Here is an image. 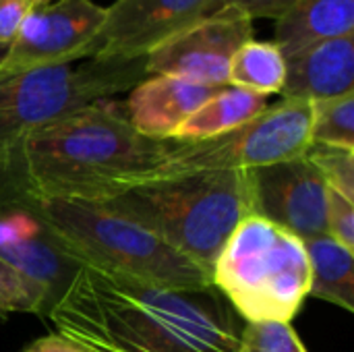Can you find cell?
I'll return each mask as SVG.
<instances>
[{
	"label": "cell",
	"instance_id": "cell-20",
	"mask_svg": "<svg viewBox=\"0 0 354 352\" xmlns=\"http://www.w3.org/2000/svg\"><path fill=\"white\" fill-rule=\"evenodd\" d=\"M8 313H35L48 317L50 301L44 288L0 257V315Z\"/></svg>",
	"mask_w": 354,
	"mask_h": 352
},
{
	"label": "cell",
	"instance_id": "cell-1",
	"mask_svg": "<svg viewBox=\"0 0 354 352\" xmlns=\"http://www.w3.org/2000/svg\"><path fill=\"white\" fill-rule=\"evenodd\" d=\"M87 352H236L239 315L216 288L174 290L81 266L50 309Z\"/></svg>",
	"mask_w": 354,
	"mask_h": 352
},
{
	"label": "cell",
	"instance_id": "cell-24",
	"mask_svg": "<svg viewBox=\"0 0 354 352\" xmlns=\"http://www.w3.org/2000/svg\"><path fill=\"white\" fill-rule=\"evenodd\" d=\"M33 10L29 0H0V48L8 50L23 21Z\"/></svg>",
	"mask_w": 354,
	"mask_h": 352
},
{
	"label": "cell",
	"instance_id": "cell-6",
	"mask_svg": "<svg viewBox=\"0 0 354 352\" xmlns=\"http://www.w3.org/2000/svg\"><path fill=\"white\" fill-rule=\"evenodd\" d=\"M212 284L239 319L292 322L309 297V259L292 232L247 216L224 243Z\"/></svg>",
	"mask_w": 354,
	"mask_h": 352
},
{
	"label": "cell",
	"instance_id": "cell-3",
	"mask_svg": "<svg viewBox=\"0 0 354 352\" xmlns=\"http://www.w3.org/2000/svg\"><path fill=\"white\" fill-rule=\"evenodd\" d=\"M102 205L147 228L209 274L232 230L253 214L249 170L147 180Z\"/></svg>",
	"mask_w": 354,
	"mask_h": 352
},
{
	"label": "cell",
	"instance_id": "cell-2",
	"mask_svg": "<svg viewBox=\"0 0 354 352\" xmlns=\"http://www.w3.org/2000/svg\"><path fill=\"white\" fill-rule=\"evenodd\" d=\"M168 145L137 133L124 108L100 100L33 131L19 172L35 199L104 203L151 174Z\"/></svg>",
	"mask_w": 354,
	"mask_h": 352
},
{
	"label": "cell",
	"instance_id": "cell-19",
	"mask_svg": "<svg viewBox=\"0 0 354 352\" xmlns=\"http://www.w3.org/2000/svg\"><path fill=\"white\" fill-rule=\"evenodd\" d=\"M311 143L354 151V91L311 102Z\"/></svg>",
	"mask_w": 354,
	"mask_h": 352
},
{
	"label": "cell",
	"instance_id": "cell-26",
	"mask_svg": "<svg viewBox=\"0 0 354 352\" xmlns=\"http://www.w3.org/2000/svg\"><path fill=\"white\" fill-rule=\"evenodd\" d=\"M23 352H87L83 346L64 338L62 334H50L31 342Z\"/></svg>",
	"mask_w": 354,
	"mask_h": 352
},
{
	"label": "cell",
	"instance_id": "cell-25",
	"mask_svg": "<svg viewBox=\"0 0 354 352\" xmlns=\"http://www.w3.org/2000/svg\"><path fill=\"white\" fill-rule=\"evenodd\" d=\"M299 0H228V4L239 6L251 19H278Z\"/></svg>",
	"mask_w": 354,
	"mask_h": 352
},
{
	"label": "cell",
	"instance_id": "cell-28",
	"mask_svg": "<svg viewBox=\"0 0 354 352\" xmlns=\"http://www.w3.org/2000/svg\"><path fill=\"white\" fill-rule=\"evenodd\" d=\"M4 54H6V50H2V48H0V60H2V56H4Z\"/></svg>",
	"mask_w": 354,
	"mask_h": 352
},
{
	"label": "cell",
	"instance_id": "cell-18",
	"mask_svg": "<svg viewBox=\"0 0 354 352\" xmlns=\"http://www.w3.org/2000/svg\"><path fill=\"white\" fill-rule=\"evenodd\" d=\"M286 79V62L274 41H245L230 62L228 85L259 95L280 93Z\"/></svg>",
	"mask_w": 354,
	"mask_h": 352
},
{
	"label": "cell",
	"instance_id": "cell-23",
	"mask_svg": "<svg viewBox=\"0 0 354 352\" xmlns=\"http://www.w3.org/2000/svg\"><path fill=\"white\" fill-rule=\"evenodd\" d=\"M328 234L354 251V201L328 189Z\"/></svg>",
	"mask_w": 354,
	"mask_h": 352
},
{
	"label": "cell",
	"instance_id": "cell-10",
	"mask_svg": "<svg viewBox=\"0 0 354 352\" xmlns=\"http://www.w3.org/2000/svg\"><path fill=\"white\" fill-rule=\"evenodd\" d=\"M0 257L58 303L81 268L56 241L25 187L0 191Z\"/></svg>",
	"mask_w": 354,
	"mask_h": 352
},
{
	"label": "cell",
	"instance_id": "cell-9",
	"mask_svg": "<svg viewBox=\"0 0 354 352\" xmlns=\"http://www.w3.org/2000/svg\"><path fill=\"white\" fill-rule=\"evenodd\" d=\"M226 4L228 0H114L85 48V60L147 56Z\"/></svg>",
	"mask_w": 354,
	"mask_h": 352
},
{
	"label": "cell",
	"instance_id": "cell-27",
	"mask_svg": "<svg viewBox=\"0 0 354 352\" xmlns=\"http://www.w3.org/2000/svg\"><path fill=\"white\" fill-rule=\"evenodd\" d=\"M29 2L33 4V8H39V6H46V4H50L54 0H29Z\"/></svg>",
	"mask_w": 354,
	"mask_h": 352
},
{
	"label": "cell",
	"instance_id": "cell-13",
	"mask_svg": "<svg viewBox=\"0 0 354 352\" xmlns=\"http://www.w3.org/2000/svg\"><path fill=\"white\" fill-rule=\"evenodd\" d=\"M218 89L168 75H149L139 81L124 104L127 120L149 139L168 141L172 133Z\"/></svg>",
	"mask_w": 354,
	"mask_h": 352
},
{
	"label": "cell",
	"instance_id": "cell-17",
	"mask_svg": "<svg viewBox=\"0 0 354 352\" xmlns=\"http://www.w3.org/2000/svg\"><path fill=\"white\" fill-rule=\"evenodd\" d=\"M309 259V297L332 303L348 313L354 311V259L330 234L303 241Z\"/></svg>",
	"mask_w": 354,
	"mask_h": 352
},
{
	"label": "cell",
	"instance_id": "cell-4",
	"mask_svg": "<svg viewBox=\"0 0 354 352\" xmlns=\"http://www.w3.org/2000/svg\"><path fill=\"white\" fill-rule=\"evenodd\" d=\"M37 212L64 251L81 266L174 290L214 288L205 268L102 203L37 199Z\"/></svg>",
	"mask_w": 354,
	"mask_h": 352
},
{
	"label": "cell",
	"instance_id": "cell-14",
	"mask_svg": "<svg viewBox=\"0 0 354 352\" xmlns=\"http://www.w3.org/2000/svg\"><path fill=\"white\" fill-rule=\"evenodd\" d=\"M284 62L282 100L319 102L354 91V35L305 46Z\"/></svg>",
	"mask_w": 354,
	"mask_h": 352
},
{
	"label": "cell",
	"instance_id": "cell-5",
	"mask_svg": "<svg viewBox=\"0 0 354 352\" xmlns=\"http://www.w3.org/2000/svg\"><path fill=\"white\" fill-rule=\"evenodd\" d=\"M145 77V56L0 73V191L25 187L19 166L33 131L83 106L131 91Z\"/></svg>",
	"mask_w": 354,
	"mask_h": 352
},
{
	"label": "cell",
	"instance_id": "cell-8",
	"mask_svg": "<svg viewBox=\"0 0 354 352\" xmlns=\"http://www.w3.org/2000/svg\"><path fill=\"white\" fill-rule=\"evenodd\" d=\"M253 37V19L234 4L201 19L145 56L149 75H168L207 87H226L230 62Z\"/></svg>",
	"mask_w": 354,
	"mask_h": 352
},
{
	"label": "cell",
	"instance_id": "cell-11",
	"mask_svg": "<svg viewBox=\"0 0 354 352\" xmlns=\"http://www.w3.org/2000/svg\"><path fill=\"white\" fill-rule=\"evenodd\" d=\"M106 6L93 0H54L33 8L0 60V73H23L85 60Z\"/></svg>",
	"mask_w": 354,
	"mask_h": 352
},
{
	"label": "cell",
	"instance_id": "cell-12",
	"mask_svg": "<svg viewBox=\"0 0 354 352\" xmlns=\"http://www.w3.org/2000/svg\"><path fill=\"white\" fill-rule=\"evenodd\" d=\"M249 180L255 216L301 241L328 234V185L307 154L249 170Z\"/></svg>",
	"mask_w": 354,
	"mask_h": 352
},
{
	"label": "cell",
	"instance_id": "cell-22",
	"mask_svg": "<svg viewBox=\"0 0 354 352\" xmlns=\"http://www.w3.org/2000/svg\"><path fill=\"white\" fill-rule=\"evenodd\" d=\"M307 158L315 164L319 174L324 176L328 189L340 193L342 197L354 201V151L332 147V145H319L309 143L305 149Z\"/></svg>",
	"mask_w": 354,
	"mask_h": 352
},
{
	"label": "cell",
	"instance_id": "cell-21",
	"mask_svg": "<svg viewBox=\"0 0 354 352\" xmlns=\"http://www.w3.org/2000/svg\"><path fill=\"white\" fill-rule=\"evenodd\" d=\"M236 352H307L288 322H253L241 328Z\"/></svg>",
	"mask_w": 354,
	"mask_h": 352
},
{
	"label": "cell",
	"instance_id": "cell-16",
	"mask_svg": "<svg viewBox=\"0 0 354 352\" xmlns=\"http://www.w3.org/2000/svg\"><path fill=\"white\" fill-rule=\"evenodd\" d=\"M268 108V98L245 91L232 85H226L218 89L205 104H201L174 133L172 141L189 143V141H201L212 139L222 133H228L232 129H239L241 124L253 120Z\"/></svg>",
	"mask_w": 354,
	"mask_h": 352
},
{
	"label": "cell",
	"instance_id": "cell-15",
	"mask_svg": "<svg viewBox=\"0 0 354 352\" xmlns=\"http://www.w3.org/2000/svg\"><path fill=\"white\" fill-rule=\"evenodd\" d=\"M354 35V0H299L276 19L274 44L282 56L305 46Z\"/></svg>",
	"mask_w": 354,
	"mask_h": 352
},
{
	"label": "cell",
	"instance_id": "cell-7",
	"mask_svg": "<svg viewBox=\"0 0 354 352\" xmlns=\"http://www.w3.org/2000/svg\"><path fill=\"white\" fill-rule=\"evenodd\" d=\"M311 143V102L282 100L259 116L212 139L178 143L170 139L162 164L141 183L193 172L255 170L297 158ZM139 183V185H141Z\"/></svg>",
	"mask_w": 354,
	"mask_h": 352
}]
</instances>
